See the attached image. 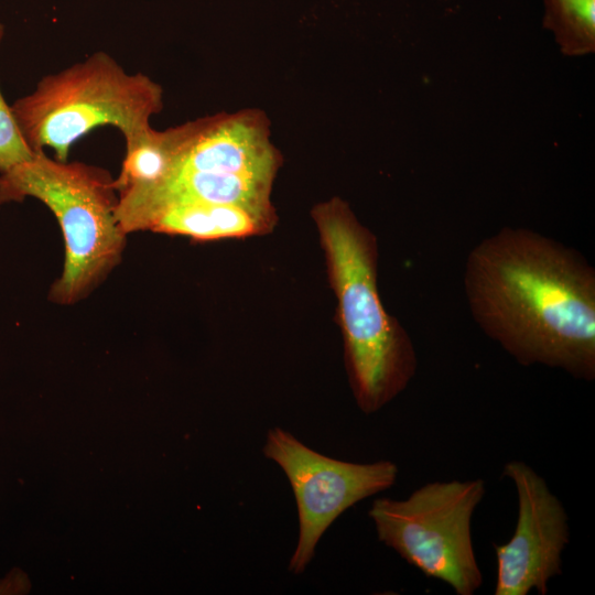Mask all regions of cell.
<instances>
[{"mask_svg":"<svg viewBox=\"0 0 595 595\" xmlns=\"http://www.w3.org/2000/svg\"><path fill=\"white\" fill-rule=\"evenodd\" d=\"M464 290L483 332L520 365L595 378V271L572 248L504 227L467 256Z\"/></svg>","mask_w":595,"mask_h":595,"instance_id":"1","label":"cell"},{"mask_svg":"<svg viewBox=\"0 0 595 595\" xmlns=\"http://www.w3.org/2000/svg\"><path fill=\"white\" fill-rule=\"evenodd\" d=\"M338 300L346 367L359 409L371 414L403 391L418 366L407 332L390 316L377 289V242L346 203L315 209Z\"/></svg>","mask_w":595,"mask_h":595,"instance_id":"2","label":"cell"},{"mask_svg":"<svg viewBox=\"0 0 595 595\" xmlns=\"http://www.w3.org/2000/svg\"><path fill=\"white\" fill-rule=\"evenodd\" d=\"M26 197L54 213L65 241L64 269L50 298L77 302L119 262L125 246L113 180L99 167L58 161L42 150L0 173V205Z\"/></svg>","mask_w":595,"mask_h":595,"instance_id":"3","label":"cell"},{"mask_svg":"<svg viewBox=\"0 0 595 595\" xmlns=\"http://www.w3.org/2000/svg\"><path fill=\"white\" fill-rule=\"evenodd\" d=\"M163 106L159 84L129 74L110 55L96 52L85 61L44 76L11 109L33 152L50 148L66 161L71 147L93 129L110 125L123 138L150 126Z\"/></svg>","mask_w":595,"mask_h":595,"instance_id":"4","label":"cell"},{"mask_svg":"<svg viewBox=\"0 0 595 595\" xmlns=\"http://www.w3.org/2000/svg\"><path fill=\"white\" fill-rule=\"evenodd\" d=\"M486 494L482 478L428 483L407 499H376L369 517L379 541L425 576L446 583L457 595L483 584L473 540L472 517Z\"/></svg>","mask_w":595,"mask_h":595,"instance_id":"5","label":"cell"},{"mask_svg":"<svg viewBox=\"0 0 595 595\" xmlns=\"http://www.w3.org/2000/svg\"><path fill=\"white\" fill-rule=\"evenodd\" d=\"M263 454L285 473L299 513V540L289 570L302 573L327 528L358 501L390 488L398 477L393 462L358 464L307 447L280 428L270 430Z\"/></svg>","mask_w":595,"mask_h":595,"instance_id":"6","label":"cell"},{"mask_svg":"<svg viewBox=\"0 0 595 595\" xmlns=\"http://www.w3.org/2000/svg\"><path fill=\"white\" fill-rule=\"evenodd\" d=\"M516 488L517 523L510 540L494 544L497 559L495 595H545L552 577L562 573V553L570 541L569 518L547 482L522 461L502 468Z\"/></svg>","mask_w":595,"mask_h":595,"instance_id":"7","label":"cell"},{"mask_svg":"<svg viewBox=\"0 0 595 595\" xmlns=\"http://www.w3.org/2000/svg\"><path fill=\"white\" fill-rule=\"evenodd\" d=\"M171 130L173 160L170 172L244 175L272 181L275 155L261 127L252 120L209 118Z\"/></svg>","mask_w":595,"mask_h":595,"instance_id":"8","label":"cell"},{"mask_svg":"<svg viewBox=\"0 0 595 595\" xmlns=\"http://www.w3.org/2000/svg\"><path fill=\"white\" fill-rule=\"evenodd\" d=\"M269 218L239 205L180 202L155 210L143 229L196 239L245 237L268 227Z\"/></svg>","mask_w":595,"mask_h":595,"instance_id":"9","label":"cell"},{"mask_svg":"<svg viewBox=\"0 0 595 595\" xmlns=\"http://www.w3.org/2000/svg\"><path fill=\"white\" fill-rule=\"evenodd\" d=\"M125 140L122 167L113 180L119 194L152 187L166 177L173 160L171 129L160 132L148 126Z\"/></svg>","mask_w":595,"mask_h":595,"instance_id":"10","label":"cell"},{"mask_svg":"<svg viewBox=\"0 0 595 595\" xmlns=\"http://www.w3.org/2000/svg\"><path fill=\"white\" fill-rule=\"evenodd\" d=\"M542 25L561 53L580 57L595 52V0H543Z\"/></svg>","mask_w":595,"mask_h":595,"instance_id":"11","label":"cell"},{"mask_svg":"<svg viewBox=\"0 0 595 595\" xmlns=\"http://www.w3.org/2000/svg\"><path fill=\"white\" fill-rule=\"evenodd\" d=\"M3 35L4 26L0 23V43ZM33 154L21 134L11 106L0 90V173L29 160Z\"/></svg>","mask_w":595,"mask_h":595,"instance_id":"12","label":"cell"}]
</instances>
